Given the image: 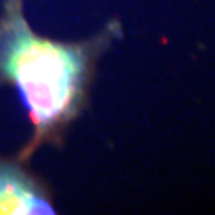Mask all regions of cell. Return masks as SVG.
I'll list each match as a JSON object with an SVG mask.
<instances>
[{
	"instance_id": "1",
	"label": "cell",
	"mask_w": 215,
	"mask_h": 215,
	"mask_svg": "<svg viewBox=\"0 0 215 215\" xmlns=\"http://www.w3.org/2000/svg\"><path fill=\"white\" fill-rule=\"evenodd\" d=\"M86 51L37 35L23 11V0H6L0 13V85H11L33 124L19 151L26 163L56 136L78 105L86 77Z\"/></svg>"
},
{
	"instance_id": "2",
	"label": "cell",
	"mask_w": 215,
	"mask_h": 215,
	"mask_svg": "<svg viewBox=\"0 0 215 215\" xmlns=\"http://www.w3.org/2000/svg\"><path fill=\"white\" fill-rule=\"evenodd\" d=\"M50 195L19 159L0 156V213H53Z\"/></svg>"
}]
</instances>
